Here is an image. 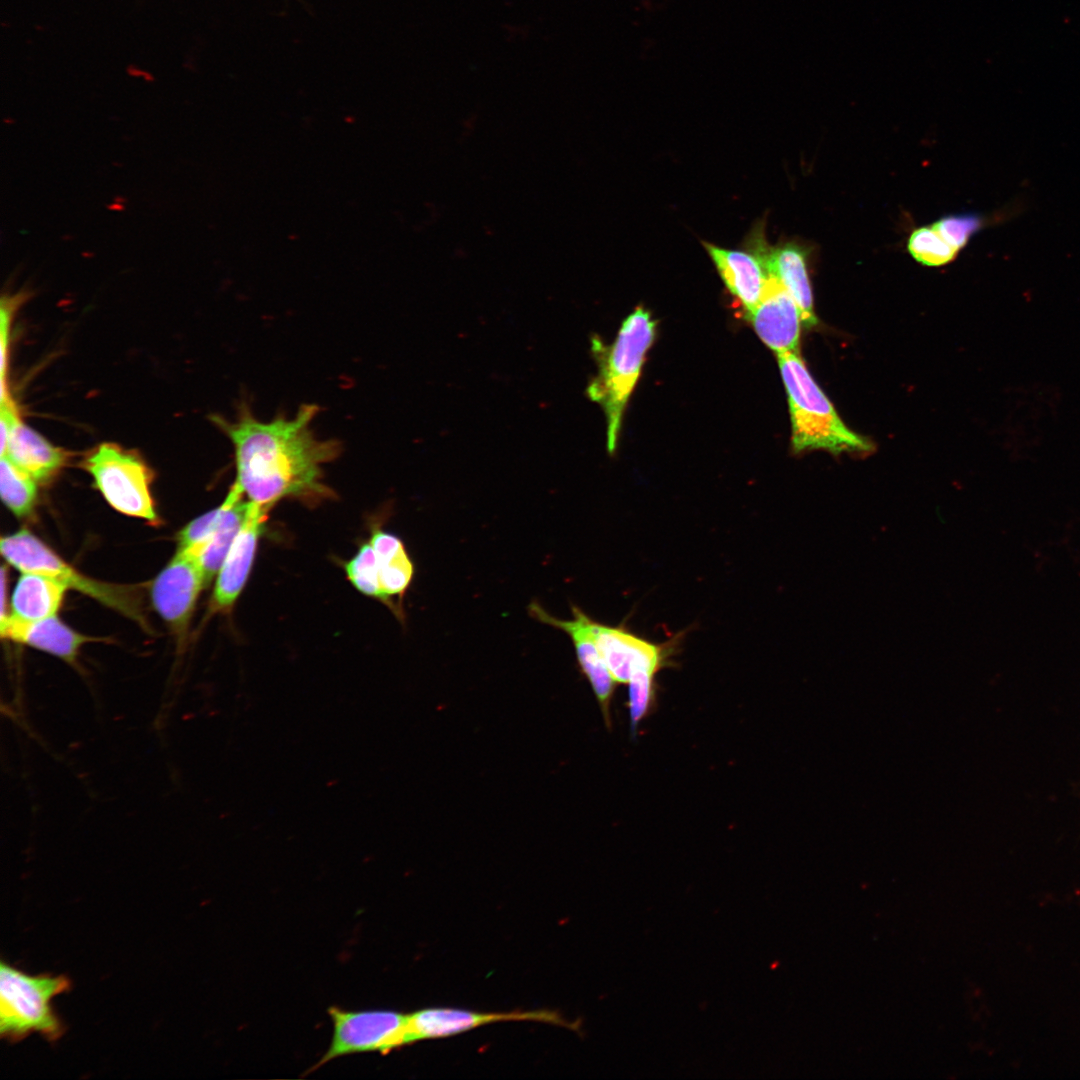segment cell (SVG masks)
<instances>
[{
    "label": "cell",
    "instance_id": "cell-1",
    "mask_svg": "<svg viewBox=\"0 0 1080 1080\" xmlns=\"http://www.w3.org/2000/svg\"><path fill=\"white\" fill-rule=\"evenodd\" d=\"M318 412L317 405L303 404L292 417L261 421L242 404L233 421L214 417L233 445V484L247 500L271 509L284 498L314 501L330 496L323 466L340 455L342 444L315 435L311 423Z\"/></svg>",
    "mask_w": 1080,
    "mask_h": 1080
},
{
    "label": "cell",
    "instance_id": "cell-2",
    "mask_svg": "<svg viewBox=\"0 0 1080 1080\" xmlns=\"http://www.w3.org/2000/svg\"><path fill=\"white\" fill-rule=\"evenodd\" d=\"M655 325L651 314L638 307L623 321L610 346H604L597 338L592 341L598 373L588 385L587 395L604 410L607 449L611 454L617 447L623 413L639 378L645 354L654 341Z\"/></svg>",
    "mask_w": 1080,
    "mask_h": 1080
},
{
    "label": "cell",
    "instance_id": "cell-3",
    "mask_svg": "<svg viewBox=\"0 0 1080 1080\" xmlns=\"http://www.w3.org/2000/svg\"><path fill=\"white\" fill-rule=\"evenodd\" d=\"M788 396L795 452L822 449L833 454L871 451V443L850 430L813 380L799 352L777 354Z\"/></svg>",
    "mask_w": 1080,
    "mask_h": 1080
},
{
    "label": "cell",
    "instance_id": "cell-4",
    "mask_svg": "<svg viewBox=\"0 0 1080 1080\" xmlns=\"http://www.w3.org/2000/svg\"><path fill=\"white\" fill-rule=\"evenodd\" d=\"M71 988L63 975L25 974L2 962L0 965V1034L16 1042L37 1032L48 1041L59 1039L64 1028L50 1005Z\"/></svg>",
    "mask_w": 1080,
    "mask_h": 1080
},
{
    "label": "cell",
    "instance_id": "cell-5",
    "mask_svg": "<svg viewBox=\"0 0 1080 1080\" xmlns=\"http://www.w3.org/2000/svg\"><path fill=\"white\" fill-rule=\"evenodd\" d=\"M0 549L6 561L21 572L56 579L68 588L84 593L146 626L140 595L135 586L107 583L81 574L25 529L2 537Z\"/></svg>",
    "mask_w": 1080,
    "mask_h": 1080
},
{
    "label": "cell",
    "instance_id": "cell-6",
    "mask_svg": "<svg viewBox=\"0 0 1080 1080\" xmlns=\"http://www.w3.org/2000/svg\"><path fill=\"white\" fill-rule=\"evenodd\" d=\"M83 467L116 511L152 524L159 521L150 491L151 471L136 453L102 443L85 457Z\"/></svg>",
    "mask_w": 1080,
    "mask_h": 1080
},
{
    "label": "cell",
    "instance_id": "cell-7",
    "mask_svg": "<svg viewBox=\"0 0 1080 1080\" xmlns=\"http://www.w3.org/2000/svg\"><path fill=\"white\" fill-rule=\"evenodd\" d=\"M333 1035L327 1051L309 1072L323 1064L350 1054L378 1052L388 1054L405 1045L407 1014L391 1010L348 1011L328 1008Z\"/></svg>",
    "mask_w": 1080,
    "mask_h": 1080
},
{
    "label": "cell",
    "instance_id": "cell-8",
    "mask_svg": "<svg viewBox=\"0 0 1080 1080\" xmlns=\"http://www.w3.org/2000/svg\"><path fill=\"white\" fill-rule=\"evenodd\" d=\"M600 654L616 683L627 684L639 674H654L671 664L674 642L657 644L623 626H608L590 619Z\"/></svg>",
    "mask_w": 1080,
    "mask_h": 1080
},
{
    "label": "cell",
    "instance_id": "cell-9",
    "mask_svg": "<svg viewBox=\"0 0 1080 1080\" xmlns=\"http://www.w3.org/2000/svg\"><path fill=\"white\" fill-rule=\"evenodd\" d=\"M203 575L196 558L188 551H177L152 583L154 609L178 639H183L202 588Z\"/></svg>",
    "mask_w": 1080,
    "mask_h": 1080
},
{
    "label": "cell",
    "instance_id": "cell-10",
    "mask_svg": "<svg viewBox=\"0 0 1080 1080\" xmlns=\"http://www.w3.org/2000/svg\"><path fill=\"white\" fill-rule=\"evenodd\" d=\"M501 1021H537L576 1029L559 1014L551 1011L512 1013H476L447 1008H426L407 1014L405 1045L469 1031L478 1026Z\"/></svg>",
    "mask_w": 1080,
    "mask_h": 1080
},
{
    "label": "cell",
    "instance_id": "cell-11",
    "mask_svg": "<svg viewBox=\"0 0 1080 1080\" xmlns=\"http://www.w3.org/2000/svg\"><path fill=\"white\" fill-rule=\"evenodd\" d=\"M530 614L542 623L565 631L571 638L579 666L591 685L606 725L610 727V704L617 684L610 674L595 642L590 617L578 607H572L573 619L552 616L537 602L529 605Z\"/></svg>",
    "mask_w": 1080,
    "mask_h": 1080
},
{
    "label": "cell",
    "instance_id": "cell-12",
    "mask_svg": "<svg viewBox=\"0 0 1080 1080\" xmlns=\"http://www.w3.org/2000/svg\"><path fill=\"white\" fill-rule=\"evenodd\" d=\"M745 316L763 343L777 354L799 352L800 310L788 290L771 273L768 272L758 304Z\"/></svg>",
    "mask_w": 1080,
    "mask_h": 1080
},
{
    "label": "cell",
    "instance_id": "cell-13",
    "mask_svg": "<svg viewBox=\"0 0 1080 1080\" xmlns=\"http://www.w3.org/2000/svg\"><path fill=\"white\" fill-rule=\"evenodd\" d=\"M269 510L251 502L247 517L217 574L212 597L214 609L229 610L245 586Z\"/></svg>",
    "mask_w": 1080,
    "mask_h": 1080
},
{
    "label": "cell",
    "instance_id": "cell-14",
    "mask_svg": "<svg viewBox=\"0 0 1080 1080\" xmlns=\"http://www.w3.org/2000/svg\"><path fill=\"white\" fill-rule=\"evenodd\" d=\"M750 248L762 258L767 271L777 277L791 294L800 310L804 326H814L817 320L808 277L806 249L794 242L769 247L760 231L751 239Z\"/></svg>",
    "mask_w": 1080,
    "mask_h": 1080
},
{
    "label": "cell",
    "instance_id": "cell-15",
    "mask_svg": "<svg viewBox=\"0 0 1080 1080\" xmlns=\"http://www.w3.org/2000/svg\"><path fill=\"white\" fill-rule=\"evenodd\" d=\"M0 632L3 638L39 649L69 664H75L85 643L95 641V638L74 631L56 615L37 621L8 615L0 620Z\"/></svg>",
    "mask_w": 1080,
    "mask_h": 1080
},
{
    "label": "cell",
    "instance_id": "cell-16",
    "mask_svg": "<svg viewBox=\"0 0 1080 1080\" xmlns=\"http://www.w3.org/2000/svg\"><path fill=\"white\" fill-rule=\"evenodd\" d=\"M720 277L742 305L745 315L758 304L768 276L762 258L753 250H730L703 242Z\"/></svg>",
    "mask_w": 1080,
    "mask_h": 1080
},
{
    "label": "cell",
    "instance_id": "cell-17",
    "mask_svg": "<svg viewBox=\"0 0 1080 1080\" xmlns=\"http://www.w3.org/2000/svg\"><path fill=\"white\" fill-rule=\"evenodd\" d=\"M0 456L30 474L37 482H47L61 470L67 460L66 452L53 446L18 416L13 422Z\"/></svg>",
    "mask_w": 1080,
    "mask_h": 1080
},
{
    "label": "cell",
    "instance_id": "cell-18",
    "mask_svg": "<svg viewBox=\"0 0 1080 1080\" xmlns=\"http://www.w3.org/2000/svg\"><path fill=\"white\" fill-rule=\"evenodd\" d=\"M224 503L225 510L213 533L202 544L186 550L196 558L205 587L217 576L251 505V502L244 499V495L234 484Z\"/></svg>",
    "mask_w": 1080,
    "mask_h": 1080
},
{
    "label": "cell",
    "instance_id": "cell-19",
    "mask_svg": "<svg viewBox=\"0 0 1080 1080\" xmlns=\"http://www.w3.org/2000/svg\"><path fill=\"white\" fill-rule=\"evenodd\" d=\"M68 587L51 577L22 572L12 594L11 615L25 621L55 616Z\"/></svg>",
    "mask_w": 1080,
    "mask_h": 1080
},
{
    "label": "cell",
    "instance_id": "cell-20",
    "mask_svg": "<svg viewBox=\"0 0 1080 1080\" xmlns=\"http://www.w3.org/2000/svg\"><path fill=\"white\" fill-rule=\"evenodd\" d=\"M375 551L381 588L386 602L402 596L410 585L414 566L403 542L395 535L375 529L369 541Z\"/></svg>",
    "mask_w": 1080,
    "mask_h": 1080
},
{
    "label": "cell",
    "instance_id": "cell-21",
    "mask_svg": "<svg viewBox=\"0 0 1080 1080\" xmlns=\"http://www.w3.org/2000/svg\"><path fill=\"white\" fill-rule=\"evenodd\" d=\"M36 480L12 462L1 456L0 492L4 504L17 517H26L33 511L37 498Z\"/></svg>",
    "mask_w": 1080,
    "mask_h": 1080
},
{
    "label": "cell",
    "instance_id": "cell-22",
    "mask_svg": "<svg viewBox=\"0 0 1080 1080\" xmlns=\"http://www.w3.org/2000/svg\"><path fill=\"white\" fill-rule=\"evenodd\" d=\"M345 571L358 591L386 601L380 584L376 554L370 542L364 543L345 564Z\"/></svg>",
    "mask_w": 1080,
    "mask_h": 1080
},
{
    "label": "cell",
    "instance_id": "cell-23",
    "mask_svg": "<svg viewBox=\"0 0 1080 1080\" xmlns=\"http://www.w3.org/2000/svg\"><path fill=\"white\" fill-rule=\"evenodd\" d=\"M908 250L918 262L928 266L946 264L958 252L933 226L915 230L909 238Z\"/></svg>",
    "mask_w": 1080,
    "mask_h": 1080
},
{
    "label": "cell",
    "instance_id": "cell-24",
    "mask_svg": "<svg viewBox=\"0 0 1080 1080\" xmlns=\"http://www.w3.org/2000/svg\"><path fill=\"white\" fill-rule=\"evenodd\" d=\"M224 510L223 501L217 508L190 521L178 534L177 551L190 550L206 541L220 522Z\"/></svg>",
    "mask_w": 1080,
    "mask_h": 1080
},
{
    "label": "cell",
    "instance_id": "cell-25",
    "mask_svg": "<svg viewBox=\"0 0 1080 1080\" xmlns=\"http://www.w3.org/2000/svg\"><path fill=\"white\" fill-rule=\"evenodd\" d=\"M982 224L983 220L979 216L961 215L942 218L933 227L946 242L959 251Z\"/></svg>",
    "mask_w": 1080,
    "mask_h": 1080
},
{
    "label": "cell",
    "instance_id": "cell-26",
    "mask_svg": "<svg viewBox=\"0 0 1080 1080\" xmlns=\"http://www.w3.org/2000/svg\"><path fill=\"white\" fill-rule=\"evenodd\" d=\"M29 296L27 292H19L14 295H3L0 309V347H1V391L8 388L6 385V372L8 365V338L10 323L17 307Z\"/></svg>",
    "mask_w": 1080,
    "mask_h": 1080
}]
</instances>
